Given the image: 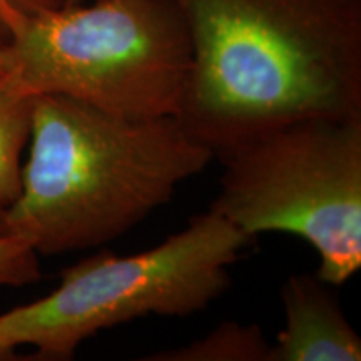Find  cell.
Segmentation results:
<instances>
[{"label": "cell", "mask_w": 361, "mask_h": 361, "mask_svg": "<svg viewBox=\"0 0 361 361\" xmlns=\"http://www.w3.org/2000/svg\"><path fill=\"white\" fill-rule=\"evenodd\" d=\"M192 62L179 123L216 152L273 126L361 116V0H171Z\"/></svg>", "instance_id": "1"}, {"label": "cell", "mask_w": 361, "mask_h": 361, "mask_svg": "<svg viewBox=\"0 0 361 361\" xmlns=\"http://www.w3.org/2000/svg\"><path fill=\"white\" fill-rule=\"evenodd\" d=\"M29 142L0 236L24 239L37 255L114 241L214 159L178 117L128 119L59 94L35 96Z\"/></svg>", "instance_id": "2"}, {"label": "cell", "mask_w": 361, "mask_h": 361, "mask_svg": "<svg viewBox=\"0 0 361 361\" xmlns=\"http://www.w3.org/2000/svg\"><path fill=\"white\" fill-rule=\"evenodd\" d=\"M11 74L30 94H59L128 117L178 116L191 72L186 22L171 0H92L17 17Z\"/></svg>", "instance_id": "3"}, {"label": "cell", "mask_w": 361, "mask_h": 361, "mask_svg": "<svg viewBox=\"0 0 361 361\" xmlns=\"http://www.w3.org/2000/svg\"><path fill=\"white\" fill-rule=\"evenodd\" d=\"M209 209L250 238L284 233L319 255L318 276L341 286L361 268V116L273 126L216 152Z\"/></svg>", "instance_id": "4"}, {"label": "cell", "mask_w": 361, "mask_h": 361, "mask_svg": "<svg viewBox=\"0 0 361 361\" xmlns=\"http://www.w3.org/2000/svg\"><path fill=\"white\" fill-rule=\"evenodd\" d=\"M252 238L218 213L194 216L179 233L130 256L101 251L61 273L51 295L0 314V340L39 360H71L102 329L206 310L231 284L229 268Z\"/></svg>", "instance_id": "5"}, {"label": "cell", "mask_w": 361, "mask_h": 361, "mask_svg": "<svg viewBox=\"0 0 361 361\" xmlns=\"http://www.w3.org/2000/svg\"><path fill=\"white\" fill-rule=\"evenodd\" d=\"M335 288L318 274L298 273L284 281V326L273 343V361L361 360V338Z\"/></svg>", "instance_id": "6"}, {"label": "cell", "mask_w": 361, "mask_h": 361, "mask_svg": "<svg viewBox=\"0 0 361 361\" xmlns=\"http://www.w3.org/2000/svg\"><path fill=\"white\" fill-rule=\"evenodd\" d=\"M34 99L11 72L0 78V211L20 194V159L30 137Z\"/></svg>", "instance_id": "7"}, {"label": "cell", "mask_w": 361, "mask_h": 361, "mask_svg": "<svg viewBox=\"0 0 361 361\" xmlns=\"http://www.w3.org/2000/svg\"><path fill=\"white\" fill-rule=\"evenodd\" d=\"M144 361H273V343L258 324L226 322L200 340L157 351Z\"/></svg>", "instance_id": "8"}, {"label": "cell", "mask_w": 361, "mask_h": 361, "mask_svg": "<svg viewBox=\"0 0 361 361\" xmlns=\"http://www.w3.org/2000/svg\"><path fill=\"white\" fill-rule=\"evenodd\" d=\"M37 251L24 239L0 236V288H20L40 279Z\"/></svg>", "instance_id": "9"}, {"label": "cell", "mask_w": 361, "mask_h": 361, "mask_svg": "<svg viewBox=\"0 0 361 361\" xmlns=\"http://www.w3.org/2000/svg\"><path fill=\"white\" fill-rule=\"evenodd\" d=\"M64 6V0H0V44H8L11 27L20 16L49 11Z\"/></svg>", "instance_id": "10"}, {"label": "cell", "mask_w": 361, "mask_h": 361, "mask_svg": "<svg viewBox=\"0 0 361 361\" xmlns=\"http://www.w3.org/2000/svg\"><path fill=\"white\" fill-rule=\"evenodd\" d=\"M11 56H8V49L6 44H0V78L7 75L11 72Z\"/></svg>", "instance_id": "11"}, {"label": "cell", "mask_w": 361, "mask_h": 361, "mask_svg": "<svg viewBox=\"0 0 361 361\" xmlns=\"http://www.w3.org/2000/svg\"><path fill=\"white\" fill-rule=\"evenodd\" d=\"M13 353H16V350L8 348V346L4 345L2 340H0V360H13L16 358Z\"/></svg>", "instance_id": "12"}, {"label": "cell", "mask_w": 361, "mask_h": 361, "mask_svg": "<svg viewBox=\"0 0 361 361\" xmlns=\"http://www.w3.org/2000/svg\"><path fill=\"white\" fill-rule=\"evenodd\" d=\"M85 0H64V6H78V4H82Z\"/></svg>", "instance_id": "13"}]
</instances>
